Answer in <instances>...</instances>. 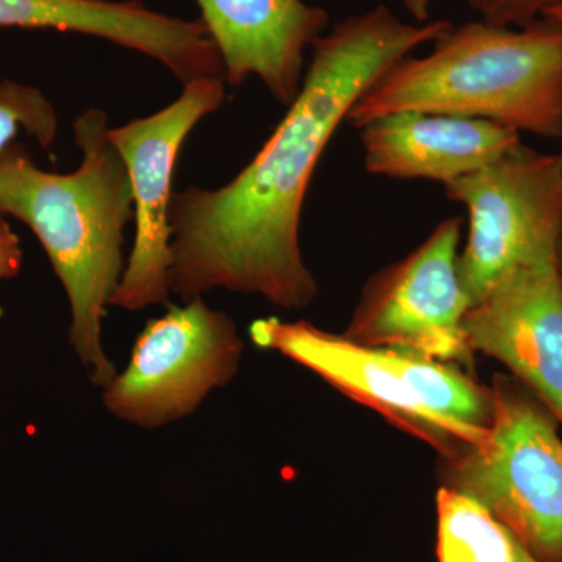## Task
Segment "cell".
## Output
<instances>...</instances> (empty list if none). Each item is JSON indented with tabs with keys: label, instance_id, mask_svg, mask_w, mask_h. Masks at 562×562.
Returning a JSON list of instances; mask_svg holds the SVG:
<instances>
[{
	"label": "cell",
	"instance_id": "9a60e30c",
	"mask_svg": "<svg viewBox=\"0 0 562 562\" xmlns=\"http://www.w3.org/2000/svg\"><path fill=\"white\" fill-rule=\"evenodd\" d=\"M57 128V113L43 92L14 81L0 83V155L21 131L49 147Z\"/></svg>",
	"mask_w": 562,
	"mask_h": 562
},
{
	"label": "cell",
	"instance_id": "277c9868",
	"mask_svg": "<svg viewBox=\"0 0 562 562\" xmlns=\"http://www.w3.org/2000/svg\"><path fill=\"white\" fill-rule=\"evenodd\" d=\"M255 346L319 375L347 397L430 443L443 460L482 446L494 397L454 362L401 349L353 342L310 322L262 317L251 322Z\"/></svg>",
	"mask_w": 562,
	"mask_h": 562
},
{
	"label": "cell",
	"instance_id": "30bf717a",
	"mask_svg": "<svg viewBox=\"0 0 562 562\" xmlns=\"http://www.w3.org/2000/svg\"><path fill=\"white\" fill-rule=\"evenodd\" d=\"M473 353L509 369L562 424V272L560 262L503 277L464 319Z\"/></svg>",
	"mask_w": 562,
	"mask_h": 562
},
{
	"label": "cell",
	"instance_id": "7a4b0ae2",
	"mask_svg": "<svg viewBox=\"0 0 562 562\" xmlns=\"http://www.w3.org/2000/svg\"><path fill=\"white\" fill-rule=\"evenodd\" d=\"M109 131L103 110L77 117L81 162L69 173L43 171L14 147L0 155V214L24 222L46 250L68 295L70 346L102 390L117 375L103 350L102 321L124 273V231L133 220L127 166Z\"/></svg>",
	"mask_w": 562,
	"mask_h": 562
},
{
	"label": "cell",
	"instance_id": "5b68a950",
	"mask_svg": "<svg viewBox=\"0 0 562 562\" xmlns=\"http://www.w3.org/2000/svg\"><path fill=\"white\" fill-rule=\"evenodd\" d=\"M482 446L443 460V486L486 506L538 562H562V441L550 414L508 380L492 386Z\"/></svg>",
	"mask_w": 562,
	"mask_h": 562
},
{
	"label": "cell",
	"instance_id": "4fadbf2b",
	"mask_svg": "<svg viewBox=\"0 0 562 562\" xmlns=\"http://www.w3.org/2000/svg\"><path fill=\"white\" fill-rule=\"evenodd\" d=\"M0 27L80 33L149 58L171 40L169 18L140 0H0Z\"/></svg>",
	"mask_w": 562,
	"mask_h": 562
},
{
	"label": "cell",
	"instance_id": "ac0fdd59",
	"mask_svg": "<svg viewBox=\"0 0 562 562\" xmlns=\"http://www.w3.org/2000/svg\"><path fill=\"white\" fill-rule=\"evenodd\" d=\"M408 13L412 14L417 24H425L430 18L432 0H401Z\"/></svg>",
	"mask_w": 562,
	"mask_h": 562
},
{
	"label": "cell",
	"instance_id": "6da1fadb",
	"mask_svg": "<svg viewBox=\"0 0 562 562\" xmlns=\"http://www.w3.org/2000/svg\"><path fill=\"white\" fill-rule=\"evenodd\" d=\"M450 21L406 24L384 5L351 14L313 44L302 90L238 176L216 190L173 192L169 290L183 302L227 290L283 310L317 295L303 260V203L351 106L395 63L446 35Z\"/></svg>",
	"mask_w": 562,
	"mask_h": 562
},
{
	"label": "cell",
	"instance_id": "9c48e42d",
	"mask_svg": "<svg viewBox=\"0 0 562 562\" xmlns=\"http://www.w3.org/2000/svg\"><path fill=\"white\" fill-rule=\"evenodd\" d=\"M461 227V217L439 222L412 254L372 276L342 335L472 371L475 353L464 330L472 303L458 273Z\"/></svg>",
	"mask_w": 562,
	"mask_h": 562
},
{
	"label": "cell",
	"instance_id": "8992f818",
	"mask_svg": "<svg viewBox=\"0 0 562 562\" xmlns=\"http://www.w3.org/2000/svg\"><path fill=\"white\" fill-rule=\"evenodd\" d=\"M468 210L458 273L472 306L516 269L560 262L562 155L517 144L503 157L446 184Z\"/></svg>",
	"mask_w": 562,
	"mask_h": 562
},
{
	"label": "cell",
	"instance_id": "7402d4cb",
	"mask_svg": "<svg viewBox=\"0 0 562 562\" xmlns=\"http://www.w3.org/2000/svg\"><path fill=\"white\" fill-rule=\"evenodd\" d=\"M0 316H2V308H0Z\"/></svg>",
	"mask_w": 562,
	"mask_h": 562
},
{
	"label": "cell",
	"instance_id": "44dd1931",
	"mask_svg": "<svg viewBox=\"0 0 562 562\" xmlns=\"http://www.w3.org/2000/svg\"><path fill=\"white\" fill-rule=\"evenodd\" d=\"M561 155H562V150H561ZM560 269H561V272H562V239H561V246H560Z\"/></svg>",
	"mask_w": 562,
	"mask_h": 562
},
{
	"label": "cell",
	"instance_id": "ffe728a7",
	"mask_svg": "<svg viewBox=\"0 0 562 562\" xmlns=\"http://www.w3.org/2000/svg\"><path fill=\"white\" fill-rule=\"evenodd\" d=\"M543 18H549V20L562 21V2L560 5L554 7V9L550 10L549 13Z\"/></svg>",
	"mask_w": 562,
	"mask_h": 562
},
{
	"label": "cell",
	"instance_id": "2e32d148",
	"mask_svg": "<svg viewBox=\"0 0 562 562\" xmlns=\"http://www.w3.org/2000/svg\"><path fill=\"white\" fill-rule=\"evenodd\" d=\"M562 0H465L482 21L502 27H527L550 10L560 5Z\"/></svg>",
	"mask_w": 562,
	"mask_h": 562
},
{
	"label": "cell",
	"instance_id": "5bb4252c",
	"mask_svg": "<svg viewBox=\"0 0 562 562\" xmlns=\"http://www.w3.org/2000/svg\"><path fill=\"white\" fill-rule=\"evenodd\" d=\"M439 562H517V541L479 501L442 486L436 495Z\"/></svg>",
	"mask_w": 562,
	"mask_h": 562
},
{
	"label": "cell",
	"instance_id": "ba28073f",
	"mask_svg": "<svg viewBox=\"0 0 562 562\" xmlns=\"http://www.w3.org/2000/svg\"><path fill=\"white\" fill-rule=\"evenodd\" d=\"M225 88L221 77L188 81L180 98L166 109L110 127L109 139L127 166L136 224L131 257L110 306L140 312L147 306L169 305L173 172L195 125L224 105Z\"/></svg>",
	"mask_w": 562,
	"mask_h": 562
},
{
	"label": "cell",
	"instance_id": "d6986e66",
	"mask_svg": "<svg viewBox=\"0 0 562 562\" xmlns=\"http://www.w3.org/2000/svg\"><path fill=\"white\" fill-rule=\"evenodd\" d=\"M517 562H538L517 542Z\"/></svg>",
	"mask_w": 562,
	"mask_h": 562
},
{
	"label": "cell",
	"instance_id": "52a82bcc",
	"mask_svg": "<svg viewBox=\"0 0 562 562\" xmlns=\"http://www.w3.org/2000/svg\"><path fill=\"white\" fill-rule=\"evenodd\" d=\"M244 351L227 313L202 297L169 305L147 322L133 344L131 361L103 387V405L117 419L158 428L191 416L214 390L238 373Z\"/></svg>",
	"mask_w": 562,
	"mask_h": 562
},
{
	"label": "cell",
	"instance_id": "e0dca14e",
	"mask_svg": "<svg viewBox=\"0 0 562 562\" xmlns=\"http://www.w3.org/2000/svg\"><path fill=\"white\" fill-rule=\"evenodd\" d=\"M22 250L20 239L0 217V280L13 279L21 271Z\"/></svg>",
	"mask_w": 562,
	"mask_h": 562
},
{
	"label": "cell",
	"instance_id": "3957f363",
	"mask_svg": "<svg viewBox=\"0 0 562 562\" xmlns=\"http://www.w3.org/2000/svg\"><path fill=\"white\" fill-rule=\"evenodd\" d=\"M425 57L395 63L351 106L353 127L401 111L497 122L562 139V21L453 25Z\"/></svg>",
	"mask_w": 562,
	"mask_h": 562
},
{
	"label": "cell",
	"instance_id": "7c38bea8",
	"mask_svg": "<svg viewBox=\"0 0 562 562\" xmlns=\"http://www.w3.org/2000/svg\"><path fill=\"white\" fill-rule=\"evenodd\" d=\"M360 131L366 171L387 179L439 181L443 187L522 143L519 132L497 122L425 111L387 114Z\"/></svg>",
	"mask_w": 562,
	"mask_h": 562
},
{
	"label": "cell",
	"instance_id": "8fae6325",
	"mask_svg": "<svg viewBox=\"0 0 562 562\" xmlns=\"http://www.w3.org/2000/svg\"><path fill=\"white\" fill-rule=\"evenodd\" d=\"M220 52L224 80L239 87L258 77L290 106L305 79V54L330 24L328 11L303 0H195Z\"/></svg>",
	"mask_w": 562,
	"mask_h": 562
}]
</instances>
